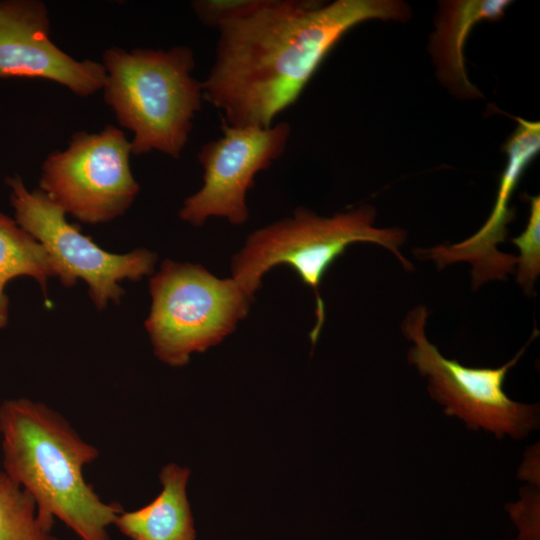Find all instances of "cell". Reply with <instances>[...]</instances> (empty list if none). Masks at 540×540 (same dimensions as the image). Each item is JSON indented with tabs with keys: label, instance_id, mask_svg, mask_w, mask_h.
<instances>
[{
	"label": "cell",
	"instance_id": "obj_6",
	"mask_svg": "<svg viewBox=\"0 0 540 540\" xmlns=\"http://www.w3.org/2000/svg\"><path fill=\"white\" fill-rule=\"evenodd\" d=\"M7 184L15 221L43 246L54 277L68 288L84 281L98 310L121 301L124 280L153 275L156 253L144 248L124 254L105 251L68 222L66 213L39 188L28 190L19 176L9 178Z\"/></svg>",
	"mask_w": 540,
	"mask_h": 540
},
{
	"label": "cell",
	"instance_id": "obj_14",
	"mask_svg": "<svg viewBox=\"0 0 540 540\" xmlns=\"http://www.w3.org/2000/svg\"><path fill=\"white\" fill-rule=\"evenodd\" d=\"M33 278L47 294L48 280L54 277L43 246L15 220L0 212V328L8 322L7 283L17 277Z\"/></svg>",
	"mask_w": 540,
	"mask_h": 540
},
{
	"label": "cell",
	"instance_id": "obj_7",
	"mask_svg": "<svg viewBox=\"0 0 540 540\" xmlns=\"http://www.w3.org/2000/svg\"><path fill=\"white\" fill-rule=\"evenodd\" d=\"M131 155L130 141L114 125L95 133L77 132L66 149L46 157L39 189L81 222L112 221L129 209L140 189Z\"/></svg>",
	"mask_w": 540,
	"mask_h": 540
},
{
	"label": "cell",
	"instance_id": "obj_8",
	"mask_svg": "<svg viewBox=\"0 0 540 540\" xmlns=\"http://www.w3.org/2000/svg\"><path fill=\"white\" fill-rule=\"evenodd\" d=\"M427 309L418 306L407 315L403 332L414 345L408 361L428 376L431 396L442 404L444 413L462 419L469 428H483L499 439L508 434L525 437L538 426V407L511 400L503 389L508 371L525 348L499 368H471L441 355L425 334Z\"/></svg>",
	"mask_w": 540,
	"mask_h": 540
},
{
	"label": "cell",
	"instance_id": "obj_1",
	"mask_svg": "<svg viewBox=\"0 0 540 540\" xmlns=\"http://www.w3.org/2000/svg\"><path fill=\"white\" fill-rule=\"evenodd\" d=\"M408 15V6L395 0H243L216 28L215 61L201 83L203 97L227 125L269 127L352 27Z\"/></svg>",
	"mask_w": 540,
	"mask_h": 540
},
{
	"label": "cell",
	"instance_id": "obj_9",
	"mask_svg": "<svg viewBox=\"0 0 540 540\" xmlns=\"http://www.w3.org/2000/svg\"><path fill=\"white\" fill-rule=\"evenodd\" d=\"M222 129L220 138L200 149L203 185L179 211L180 219L194 226H201L212 216L224 217L233 225L247 222V192L254 186L256 174L284 153L291 134L287 122L266 128L223 122Z\"/></svg>",
	"mask_w": 540,
	"mask_h": 540
},
{
	"label": "cell",
	"instance_id": "obj_10",
	"mask_svg": "<svg viewBox=\"0 0 540 540\" xmlns=\"http://www.w3.org/2000/svg\"><path fill=\"white\" fill-rule=\"evenodd\" d=\"M49 17L40 1L0 3V77L42 78L85 97L101 90L106 71L102 63L77 60L49 37Z\"/></svg>",
	"mask_w": 540,
	"mask_h": 540
},
{
	"label": "cell",
	"instance_id": "obj_11",
	"mask_svg": "<svg viewBox=\"0 0 540 540\" xmlns=\"http://www.w3.org/2000/svg\"><path fill=\"white\" fill-rule=\"evenodd\" d=\"M518 126L505 145L507 164L501 175L494 207L482 228L473 236L453 245H438L418 250L422 258L432 259L439 268L455 262H468L472 266L474 288L493 279H504L517 264L515 255L502 253L497 246L507 234V224L513 211L509 204L523 171L540 147L538 122L518 118Z\"/></svg>",
	"mask_w": 540,
	"mask_h": 540
},
{
	"label": "cell",
	"instance_id": "obj_16",
	"mask_svg": "<svg viewBox=\"0 0 540 540\" xmlns=\"http://www.w3.org/2000/svg\"><path fill=\"white\" fill-rule=\"evenodd\" d=\"M511 241L519 249L517 281L526 293L540 273V198L530 197V215L525 230Z\"/></svg>",
	"mask_w": 540,
	"mask_h": 540
},
{
	"label": "cell",
	"instance_id": "obj_15",
	"mask_svg": "<svg viewBox=\"0 0 540 540\" xmlns=\"http://www.w3.org/2000/svg\"><path fill=\"white\" fill-rule=\"evenodd\" d=\"M0 540H59L38 516L34 499L0 471Z\"/></svg>",
	"mask_w": 540,
	"mask_h": 540
},
{
	"label": "cell",
	"instance_id": "obj_5",
	"mask_svg": "<svg viewBox=\"0 0 540 540\" xmlns=\"http://www.w3.org/2000/svg\"><path fill=\"white\" fill-rule=\"evenodd\" d=\"M149 290L145 328L155 356L172 367L223 341L254 300L232 277L221 279L201 265L169 259L150 278Z\"/></svg>",
	"mask_w": 540,
	"mask_h": 540
},
{
	"label": "cell",
	"instance_id": "obj_17",
	"mask_svg": "<svg viewBox=\"0 0 540 540\" xmlns=\"http://www.w3.org/2000/svg\"><path fill=\"white\" fill-rule=\"evenodd\" d=\"M508 512L518 529V540H540L538 497L527 496L519 504L510 505Z\"/></svg>",
	"mask_w": 540,
	"mask_h": 540
},
{
	"label": "cell",
	"instance_id": "obj_2",
	"mask_svg": "<svg viewBox=\"0 0 540 540\" xmlns=\"http://www.w3.org/2000/svg\"><path fill=\"white\" fill-rule=\"evenodd\" d=\"M3 472L35 501L39 519L62 521L80 540H109L123 507L107 503L86 482L84 467L99 457L57 411L27 398L0 404Z\"/></svg>",
	"mask_w": 540,
	"mask_h": 540
},
{
	"label": "cell",
	"instance_id": "obj_4",
	"mask_svg": "<svg viewBox=\"0 0 540 540\" xmlns=\"http://www.w3.org/2000/svg\"><path fill=\"white\" fill-rule=\"evenodd\" d=\"M374 219L375 212L368 206L332 217H321L300 207L292 217L255 230L247 237L245 245L232 258V278L254 299L266 272L281 264L293 268L315 294L316 323L310 333L315 344L325 319L319 287L330 265L347 247L356 242L376 243L390 250L405 269L412 268L399 251L405 232L374 227Z\"/></svg>",
	"mask_w": 540,
	"mask_h": 540
},
{
	"label": "cell",
	"instance_id": "obj_3",
	"mask_svg": "<svg viewBox=\"0 0 540 540\" xmlns=\"http://www.w3.org/2000/svg\"><path fill=\"white\" fill-rule=\"evenodd\" d=\"M104 100L118 123L133 133V155L153 150L179 158L203 97L187 46L168 50L111 47L103 53Z\"/></svg>",
	"mask_w": 540,
	"mask_h": 540
},
{
	"label": "cell",
	"instance_id": "obj_12",
	"mask_svg": "<svg viewBox=\"0 0 540 540\" xmlns=\"http://www.w3.org/2000/svg\"><path fill=\"white\" fill-rule=\"evenodd\" d=\"M189 476L187 467L165 465L159 475L161 492L142 508L121 511L113 525L130 540H195L186 494Z\"/></svg>",
	"mask_w": 540,
	"mask_h": 540
},
{
	"label": "cell",
	"instance_id": "obj_13",
	"mask_svg": "<svg viewBox=\"0 0 540 540\" xmlns=\"http://www.w3.org/2000/svg\"><path fill=\"white\" fill-rule=\"evenodd\" d=\"M506 0L450 1L442 5L431 52L439 75L463 95H479L467 78L464 45L473 26L480 21L500 19L510 4Z\"/></svg>",
	"mask_w": 540,
	"mask_h": 540
}]
</instances>
